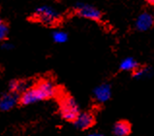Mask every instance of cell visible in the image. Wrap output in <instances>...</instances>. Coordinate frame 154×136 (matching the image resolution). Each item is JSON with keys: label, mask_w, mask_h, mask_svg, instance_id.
<instances>
[{"label": "cell", "mask_w": 154, "mask_h": 136, "mask_svg": "<svg viewBox=\"0 0 154 136\" xmlns=\"http://www.w3.org/2000/svg\"><path fill=\"white\" fill-rule=\"evenodd\" d=\"M119 68L122 71H133L134 72L135 70L138 68V63L133 58H126L120 62Z\"/></svg>", "instance_id": "30bf717a"}, {"label": "cell", "mask_w": 154, "mask_h": 136, "mask_svg": "<svg viewBox=\"0 0 154 136\" xmlns=\"http://www.w3.org/2000/svg\"><path fill=\"white\" fill-rule=\"evenodd\" d=\"M28 87L26 86V83L23 81H12L9 85V90L11 93H15L19 94L20 93H24Z\"/></svg>", "instance_id": "8fae6325"}, {"label": "cell", "mask_w": 154, "mask_h": 136, "mask_svg": "<svg viewBox=\"0 0 154 136\" xmlns=\"http://www.w3.org/2000/svg\"><path fill=\"white\" fill-rule=\"evenodd\" d=\"M59 112L61 117L67 122H74L81 113L77 101L70 95H65L60 99Z\"/></svg>", "instance_id": "3957f363"}, {"label": "cell", "mask_w": 154, "mask_h": 136, "mask_svg": "<svg viewBox=\"0 0 154 136\" xmlns=\"http://www.w3.org/2000/svg\"><path fill=\"white\" fill-rule=\"evenodd\" d=\"M2 21V19H1V16H0V23Z\"/></svg>", "instance_id": "ac0fdd59"}, {"label": "cell", "mask_w": 154, "mask_h": 136, "mask_svg": "<svg viewBox=\"0 0 154 136\" xmlns=\"http://www.w3.org/2000/svg\"><path fill=\"white\" fill-rule=\"evenodd\" d=\"M9 35V27L8 25L1 21L0 23V43H3L6 41V39Z\"/></svg>", "instance_id": "4fadbf2b"}, {"label": "cell", "mask_w": 154, "mask_h": 136, "mask_svg": "<svg viewBox=\"0 0 154 136\" xmlns=\"http://www.w3.org/2000/svg\"><path fill=\"white\" fill-rule=\"evenodd\" d=\"M112 131L116 136H128L131 133V125L127 121L116 122L113 125Z\"/></svg>", "instance_id": "9c48e42d"}, {"label": "cell", "mask_w": 154, "mask_h": 136, "mask_svg": "<svg viewBox=\"0 0 154 136\" xmlns=\"http://www.w3.org/2000/svg\"><path fill=\"white\" fill-rule=\"evenodd\" d=\"M75 126L80 130H86L89 129L95 122V118L93 114L90 112H82L79 114L74 122Z\"/></svg>", "instance_id": "5b68a950"}, {"label": "cell", "mask_w": 154, "mask_h": 136, "mask_svg": "<svg viewBox=\"0 0 154 136\" xmlns=\"http://www.w3.org/2000/svg\"><path fill=\"white\" fill-rule=\"evenodd\" d=\"M51 38L54 42L56 44H64L68 41L69 35L67 32L63 31V30H56V31L52 32Z\"/></svg>", "instance_id": "7c38bea8"}, {"label": "cell", "mask_w": 154, "mask_h": 136, "mask_svg": "<svg viewBox=\"0 0 154 136\" xmlns=\"http://www.w3.org/2000/svg\"><path fill=\"white\" fill-rule=\"evenodd\" d=\"M20 96L15 93L9 91L8 93L3 94L0 97V110L2 111H9L11 109L14 108L17 102H20Z\"/></svg>", "instance_id": "8992f818"}, {"label": "cell", "mask_w": 154, "mask_h": 136, "mask_svg": "<svg viewBox=\"0 0 154 136\" xmlns=\"http://www.w3.org/2000/svg\"><path fill=\"white\" fill-rule=\"evenodd\" d=\"M1 48L3 50H6V51H9V50H12L13 48H14V46H13V44L11 43H8V42H3L2 45H1Z\"/></svg>", "instance_id": "9a60e30c"}, {"label": "cell", "mask_w": 154, "mask_h": 136, "mask_svg": "<svg viewBox=\"0 0 154 136\" xmlns=\"http://www.w3.org/2000/svg\"><path fill=\"white\" fill-rule=\"evenodd\" d=\"M33 17L39 23L46 25H54L60 20L61 15L55 8L48 5L38 7L35 10Z\"/></svg>", "instance_id": "7a4b0ae2"}, {"label": "cell", "mask_w": 154, "mask_h": 136, "mask_svg": "<svg viewBox=\"0 0 154 136\" xmlns=\"http://www.w3.org/2000/svg\"><path fill=\"white\" fill-rule=\"evenodd\" d=\"M94 98L100 103L109 101L112 97V87L109 84H102L95 87L93 91Z\"/></svg>", "instance_id": "52a82bcc"}, {"label": "cell", "mask_w": 154, "mask_h": 136, "mask_svg": "<svg viewBox=\"0 0 154 136\" xmlns=\"http://www.w3.org/2000/svg\"><path fill=\"white\" fill-rule=\"evenodd\" d=\"M146 1L148 3H150V4H154V0H146Z\"/></svg>", "instance_id": "e0dca14e"}, {"label": "cell", "mask_w": 154, "mask_h": 136, "mask_svg": "<svg viewBox=\"0 0 154 136\" xmlns=\"http://www.w3.org/2000/svg\"><path fill=\"white\" fill-rule=\"evenodd\" d=\"M75 11L77 15L83 19L91 20V21H99L102 17V13L96 7L90 5V4L78 2L75 5Z\"/></svg>", "instance_id": "277c9868"}, {"label": "cell", "mask_w": 154, "mask_h": 136, "mask_svg": "<svg viewBox=\"0 0 154 136\" xmlns=\"http://www.w3.org/2000/svg\"><path fill=\"white\" fill-rule=\"evenodd\" d=\"M154 24V17L151 14L149 13H143L140 14L137 21H136V26L137 28L140 31H146V30H148Z\"/></svg>", "instance_id": "ba28073f"}, {"label": "cell", "mask_w": 154, "mask_h": 136, "mask_svg": "<svg viewBox=\"0 0 154 136\" xmlns=\"http://www.w3.org/2000/svg\"><path fill=\"white\" fill-rule=\"evenodd\" d=\"M86 136H105L102 133H99V132H91L89 134H87Z\"/></svg>", "instance_id": "2e32d148"}, {"label": "cell", "mask_w": 154, "mask_h": 136, "mask_svg": "<svg viewBox=\"0 0 154 136\" xmlns=\"http://www.w3.org/2000/svg\"><path fill=\"white\" fill-rule=\"evenodd\" d=\"M56 93L57 87L54 82L51 80H41L23 93L20 102L23 105H30L54 97Z\"/></svg>", "instance_id": "6da1fadb"}, {"label": "cell", "mask_w": 154, "mask_h": 136, "mask_svg": "<svg viewBox=\"0 0 154 136\" xmlns=\"http://www.w3.org/2000/svg\"><path fill=\"white\" fill-rule=\"evenodd\" d=\"M150 73L148 68H137L134 71V77L136 79H142L143 77H147Z\"/></svg>", "instance_id": "5bb4252c"}]
</instances>
